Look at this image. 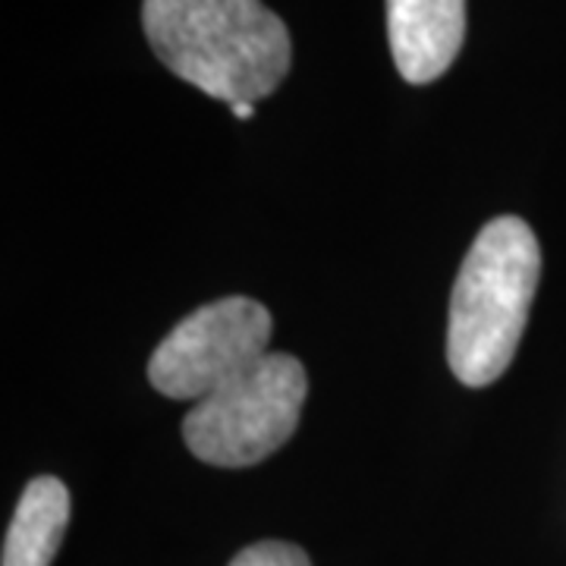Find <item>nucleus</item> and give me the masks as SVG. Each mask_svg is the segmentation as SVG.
Here are the masks:
<instances>
[{
    "mask_svg": "<svg viewBox=\"0 0 566 566\" xmlns=\"http://www.w3.org/2000/svg\"><path fill=\"white\" fill-rule=\"evenodd\" d=\"M142 25L155 57L227 104L268 98L293 66V41L264 0H145Z\"/></svg>",
    "mask_w": 566,
    "mask_h": 566,
    "instance_id": "obj_1",
    "label": "nucleus"
},
{
    "mask_svg": "<svg viewBox=\"0 0 566 566\" xmlns=\"http://www.w3.org/2000/svg\"><path fill=\"white\" fill-rule=\"evenodd\" d=\"M387 41L409 85L441 80L465 41V0H387Z\"/></svg>",
    "mask_w": 566,
    "mask_h": 566,
    "instance_id": "obj_5",
    "label": "nucleus"
},
{
    "mask_svg": "<svg viewBox=\"0 0 566 566\" xmlns=\"http://www.w3.org/2000/svg\"><path fill=\"white\" fill-rule=\"evenodd\" d=\"M542 277V249L523 218L482 227L453 283L447 318V363L465 387L504 375L528 322Z\"/></svg>",
    "mask_w": 566,
    "mask_h": 566,
    "instance_id": "obj_2",
    "label": "nucleus"
},
{
    "mask_svg": "<svg viewBox=\"0 0 566 566\" xmlns=\"http://www.w3.org/2000/svg\"><path fill=\"white\" fill-rule=\"evenodd\" d=\"M70 526V491L54 475H39L22 491L3 538L0 566H51Z\"/></svg>",
    "mask_w": 566,
    "mask_h": 566,
    "instance_id": "obj_6",
    "label": "nucleus"
},
{
    "mask_svg": "<svg viewBox=\"0 0 566 566\" xmlns=\"http://www.w3.org/2000/svg\"><path fill=\"white\" fill-rule=\"evenodd\" d=\"M230 566H312L303 547L286 545V542H259L240 551Z\"/></svg>",
    "mask_w": 566,
    "mask_h": 566,
    "instance_id": "obj_7",
    "label": "nucleus"
},
{
    "mask_svg": "<svg viewBox=\"0 0 566 566\" xmlns=\"http://www.w3.org/2000/svg\"><path fill=\"white\" fill-rule=\"evenodd\" d=\"M271 312L255 300L227 296L182 318L148 359V381L170 400L199 403L268 356Z\"/></svg>",
    "mask_w": 566,
    "mask_h": 566,
    "instance_id": "obj_4",
    "label": "nucleus"
},
{
    "mask_svg": "<svg viewBox=\"0 0 566 566\" xmlns=\"http://www.w3.org/2000/svg\"><path fill=\"white\" fill-rule=\"evenodd\" d=\"M303 363L290 353H268L243 375L192 403L182 419V441L208 465L243 469L281 450L303 416Z\"/></svg>",
    "mask_w": 566,
    "mask_h": 566,
    "instance_id": "obj_3",
    "label": "nucleus"
},
{
    "mask_svg": "<svg viewBox=\"0 0 566 566\" xmlns=\"http://www.w3.org/2000/svg\"><path fill=\"white\" fill-rule=\"evenodd\" d=\"M230 111H233V117H240V120H252V117H255V104L252 102L230 104Z\"/></svg>",
    "mask_w": 566,
    "mask_h": 566,
    "instance_id": "obj_8",
    "label": "nucleus"
}]
</instances>
